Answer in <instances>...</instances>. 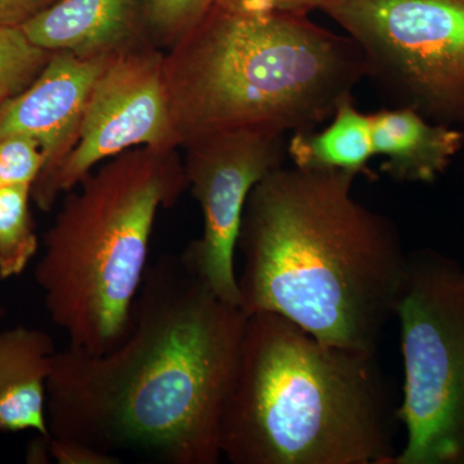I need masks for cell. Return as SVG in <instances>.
Returning a JSON list of instances; mask_svg holds the SVG:
<instances>
[{
	"label": "cell",
	"mask_w": 464,
	"mask_h": 464,
	"mask_svg": "<svg viewBox=\"0 0 464 464\" xmlns=\"http://www.w3.org/2000/svg\"><path fill=\"white\" fill-rule=\"evenodd\" d=\"M164 53L146 42L114 54L94 83L78 137L54 169L34 182L32 198L50 212L102 161L136 148L177 150L163 75Z\"/></svg>",
	"instance_id": "cell-8"
},
{
	"label": "cell",
	"mask_w": 464,
	"mask_h": 464,
	"mask_svg": "<svg viewBox=\"0 0 464 464\" xmlns=\"http://www.w3.org/2000/svg\"><path fill=\"white\" fill-rule=\"evenodd\" d=\"M286 134L265 128H240L204 134L182 148L188 188L203 215L200 237L181 258L208 288L240 307L235 253L244 208L262 179L284 166Z\"/></svg>",
	"instance_id": "cell-9"
},
{
	"label": "cell",
	"mask_w": 464,
	"mask_h": 464,
	"mask_svg": "<svg viewBox=\"0 0 464 464\" xmlns=\"http://www.w3.org/2000/svg\"><path fill=\"white\" fill-rule=\"evenodd\" d=\"M164 85L179 148L240 128L316 130L366 76L346 34L308 14L212 5L164 54Z\"/></svg>",
	"instance_id": "cell-3"
},
{
	"label": "cell",
	"mask_w": 464,
	"mask_h": 464,
	"mask_svg": "<svg viewBox=\"0 0 464 464\" xmlns=\"http://www.w3.org/2000/svg\"><path fill=\"white\" fill-rule=\"evenodd\" d=\"M362 51L366 76L398 108L464 124V0H325Z\"/></svg>",
	"instance_id": "cell-7"
},
{
	"label": "cell",
	"mask_w": 464,
	"mask_h": 464,
	"mask_svg": "<svg viewBox=\"0 0 464 464\" xmlns=\"http://www.w3.org/2000/svg\"><path fill=\"white\" fill-rule=\"evenodd\" d=\"M395 316L406 441L392 464H464L463 266L431 250L411 253Z\"/></svg>",
	"instance_id": "cell-6"
},
{
	"label": "cell",
	"mask_w": 464,
	"mask_h": 464,
	"mask_svg": "<svg viewBox=\"0 0 464 464\" xmlns=\"http://www.w3.org/2000/svg\"><path fill=\"white\" fill-rule=\"evenodd\" d=\"M5 307H3L2 301H0V320H2L3 317H5Z\"/></svg>",
	"instance_id": "cell-22"
},
{
	"label": "cell",
	"mask_w": 464,
	"mask_h": 464,
	"mask_svg": "<svg viewBox=\"0 0 464 464\" xmlns=\"http://www.w3.org/2000/svg\"><path fill=\"white\" fill-rule=\"evenodd\" d=\"M112 56L53 52L26 90L0 103V139L21 134L41 146L44 164L38 179L54 169L74 146L92 88Z\"/></svg>",
	"instance_id": "cell-10"
},
{
	"label": "cell",
	"mask_w": 464,
	"mask_h": 464,
	"mask_svg": "<svg viewBox=\"0 0 464 464\" xmlns=\"http://www.w3.org/2000/svg\"><path fill=\"white\" fill-rule=\"evenodd\" d=\"M286 154L293 166L301 169L347 172L357 177L368 170L369 161L375 157L371 114L360 111L353 96L347 97L325 128L293 133Z\"/></svg>",
	"instance_id": "cell-14"
},
{
	"label": "cell",
	"mask_w": 464,
	"mask_h": 464,
	"mask_svg": "<svg viewBox=\"0 0 464 464\" xmlns=\"http://www.w3.org/2000/svg\"><path fill=\"white\" fill-rule=\"evenodd\" d=\"M48 453L60 464H121L118 457L100 453L75 441L47 438Z\"/></svg>",
	"instance_id": "cell-19"
},
{
	"label": "cell",
	"mask_w": 464,
	"mask_h": 464,
	"mask_svg": "<svg viewBox=\"0 0 464 464\" xmlns=\"http://www.w3.org/2000/svg\"><path fill=\"white\" fill-rule=\"evenodd\" d=\"M399 406L375 353L248 316L221 422L232 464H392Z\"/></svg>",
	"instance_id": "cell-4"
},
{
	"label": "cell",
	"mask_w": 464,
	"mask_h": 464,
	"mask_svg": "<svg viewBox=\"0 0 464 464\" xmlns=\"http://www.w3.org/2000/svg\"><path fill=\"white\" fill-rule=\"evenodd\" d=\"M145 23L143 0H56L21 29L52 53L100 57L143 42Z\"/></svg>",
	"instance_id": "cell-11"
},
{
	"label": "cell",
	"mask_w": 464,
	"mask_h": 464,
	"mask_svg": "<svg viewBox=\"0 0 464 464\" xmlns=\"http://www.w3.org/2000/svg\"><path fill=\"white\" fill-rule=\"evenodd\" d=\"M52 52L34 44L20 26H0V103L38 78Z\"/></svg>",
	"instance_id": "cell-16"
},
{
	"label": "cell",
	"mask_w": 464,
	"mask_h": 464,
	"mask_svg": "<svg viewBox=\"0 0 464 464\" xmlns=\"http://www.w3.org/2000/svg\"><path fill=\"white\" fill-rule=\"evenodd\" d=\"M231 2L248 8L308 14L314 9L322 8L325 0H231Z\"/></svg>",
	"instance_id": "cell-21"
},
{
	"label": "cell",
	"mask_w": 464,
	"mask_h": 464,
	"mask_svg": "<svg viewBox=\"0 0 464 464\" xmlns=\"http://www.w3.org/2000/svg\"><path fill=\"white\" fill-rule=\"evenodd\" d=\"M186 188L176 150L136 148L65 194L34 276L67 347L102 355L127 337L155 219Z\"/></svg>",
	"instance_id": "cell-5"
},
{
	"label": "cell",
	"mask_w": 464,
	"mask_h": 464,
	"mask_svg": "<svg viewBox=\"0 0 464 464\" xmlns=\"http://www.w3.org/2000/svg\"><path fill=\"white\" fill-rule=\"evenodd\" d=\"M213 0H143L146 21L161 41L172 44L197 23ZM169 44V45H170Z\"/></svg>",
	"instance_id": "cell-18"
},
{
	"label": "cell",
	"mask_w": 464,
	"mask_h": 464,
	"mask_svg": "<svg viewBox=\"0 0 464 464\" xmlns=\"http://www.w3.org/2000/svg\"><path fill=\"white\" fill-rule=\"evenodd\" d=\"M56 0H0V26H23Z\"/></svg>",
	"instance_id": "cell-20"
},
{
	"label": "cell",
	"mask_w": 464,
	"mask_h": 464,
	"mask_svg": "<svg viewBox=\"0 0 464 464\" xmlns=\"http://www.w3.org/2000/svg\"><path fill=\"white\" fill-rule=\"evenodd\" d=\"M355 179L282 166L255 186L237 246L246 316L277 314L324 343L375 353L409 255L392 221L353 197Z\"/></svg>",
	"instance_id": "cell-2"
},
{
	"label": "cell",
	"mask_w": 464,
	"mask_h": 464,
	"mask_svg": "<svg viewBox=\"0 0 464 464\" xmlns=\"http://www.w3.org/2000/svg\"><path fill=\"white\" fill-rule=\"evenodd\" d=\"M375 157L396 181H436L463 148L464 133L432 123L413 109H382L371 114Z\"/></svg>",
	"instance_id": "cell-13"
},
{
	"label": "cell",
	"mask_w": 464,
	"mask_h": 464,
	"mask_svg": "<svg viewBox=\"0 0 464 464\" xmlns=\"http://www.w3.org/2000/svg\"><path fill=\"white\" fill-rule=\"evenodd\" d=\"M32 185L0 188V280L20 276L39 249L30 210Z\"/></svg>",
	"instance_id": "cell-15"
},
{
	"label": "cell",
	"mask_w": 464,
	"mask_h": 464,
	"mask_svg": "<svg viewBox=\"0 0 464 464\" xmlns=\"http://www.w3.org/2000/svg\"><path fill=\"white\" fill-rule=\"evenodd\" d=\"M56 353L53 338L41 329L0 332V431L50 436L47 381Z\"/></svg>",
	"instance_id": "cell-12"
},
{
	"label": "cell",
	"mask_w": 464,
	"mask_h": 464,
	"mask_svg": "<svg viewBox=\"0 0 464 464\" xmlns=\"http://www.w3.org/2000/svg\"><path fill=\"white\" fill-rule=\"evenodd\" d=\"M248 316L181 256L149 265L130 326L102 355L57 351L48 438L160 464H218L226 396Z\"/></svg>",
	"instance_id": "cell-1"
},
{
	"label": "cell",
	"mask_w": 464,
	"mask_h": 464,
	"mask_svg": "<svg viewBox=\"0 0 464 464\" xmlns=\"http://www.w3.org/2000/svg\"><path fill=\"white\" fill-rule=\"evenodd\" d=\"M44 164L41 146L21 134L0 139V188L34 185Z\"/></svg>",
	"instance_id": "cell-17"
}]
</instances>
